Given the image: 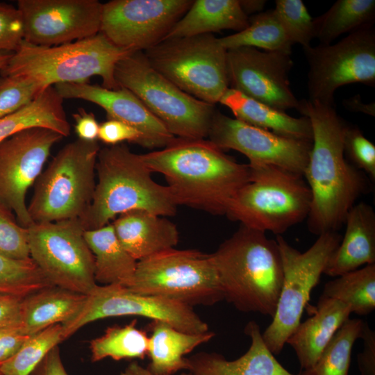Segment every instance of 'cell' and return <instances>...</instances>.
I'll return each instance as SVG.
<instances>
[{"instance_id": "obj_1", "label": "cell", "mask_w": 375, "mask_h": 375, "mask_svg": "<svg viewBox=\"0 0 375 375\" xmlns=\"http://www.w3.org/2000/svg\"><path fill=\"white\" fill-rule=\"evenodd\" d=\"M298 111L310 119L312 129V149L303 174L311 194L308 228L317 235L338 232L358 199L368 192V177L344 155L346 122L334 106L302 100Z\"/></svg>"}, {"instance_id": "obj_2", "label": "cell", "mask_w": 375, "mask_h": 375, "mask_svg": "<svg viewBox=\"0 0 375 375\" xmlns=\"http://www.w3.org/2000/svg\"><path fill=\"white\" fill-rule=\"evenodd\" d=\"M151 171L162 174L177 205L226 215L234 195L251 178L249 165L239 163L209 140L175 139L141 154Z\"/></svg>"}, {"instance_id": "obj_3", "label": "cell", "mask_w": 375, "mask_h": 375, "mask_svg": "<svg viewBox=\"0 0 375 375\" xmlns=\"http://www.w3.org/2000/svg\"><path fill=\"white\" fill-rule=\"evenodd\" d=\"M212 256L224 299L240 311L273 317L283 281L276 240L240 225Z\"/></svg>"}, {"instance_id": "obj_4", "label": "cell", "mask_w": 375, "mask_h": 375, "mask_svg": "<svg viewBox=\"0 0 375 375\" xmlns=\"http://www.w3.org/2000/svg\"><path fill=\"white\" fill-rule=\"evenodd\" d=\"M141 154L124 144L100 149L96 163L92 202L78 219L85 231L106 226L118 215L144 210L159 216H173L177 208L167 186L156 183Z\"/></svg>"}, {"instance_id": "obj_5", "label": "cell", "mask_w": 375, "mask_h": 375, "mask_svg": "<svg viewBox=\"0 0 375 375\" xmlns=\"http://www.w3.org/2000/svg\"><path fill=\"white\" fill-rule=\"evenodd\" d=\"M131 51L113 44L98 34L63 44L43 47L24 40L15 51L0 75L31 76L45 87L61 83H84L92 76L102 79V86L119 88L115 78L117 63Z\"/></svg>"}, {"instance_id": "obj_6", "label": "cell", "mask_w": 375, "mask_h": 375, "mask_svg": "<svg viewBox=\"0 0 375 375\" xmlns=\"http://www.w3.org/2000/svg\"><path fill=\"white\" fill-rule=\"evenodd\" d=\"M249 167L250 181L234 195L225 215L277 235L307 219L311 194L302 175L273 165Z\"/></svg>"}, {"instance_id": "obj_7", "label": "cell", "mask_w": 375, "mask_h": 375, "mask_svg": "<svg viewBox=\"0 0 375 375\" xmlns=\"http://www.w3.org/2000/svg\"><path fill=\"white\" fill-rule=\"evenodd\" d=\"M97 141L65 144L42 172L27 206L33 223L79 219L89 208L96 185Z\"/></svg>"}, {"instance_id": "obj_8", "label": "cell", "mask_w": 375, "mask_h": 375, "mask_svg": "<svg viewBox=\"0 0 375 375\" xmlns=\"http://www.w3.org/2000/svg\"><path fill=\"white\" fill-rule=\"evenodd\" d=\"M119 88L133 92L174 137L205 139L215 105L181 90L154 69L142 51L128 53L115 68Z\"/></svg>"}, {"instance_id": "obj_9", "label": "cell", "mask_w": 375, "mask_h": 375, "mask_svg": "<svg viewBox=\"0 0 375 375\" xmlns=\"http://www.w3.org/2000/svg\"><path fill=\"white\" fill-rule=\"evenodd\" d=\"M127 288L192 308L224 300L212 253L195 249L172 248L138 260Z\"/></svg>"}, {"instance_id": "obj_10", "label": "cell", "mask_w": 375, "mask_h": 375, "mask_svg": "<svg viewBox=\"0 0 375 375\" xmlns=\"http://www.w3.org/2000/svg\"><path fill=\"white\" fill-rule=\"evenodd\" d=\"M143 53L158 73L202 101L215 105L229 88L227 50L213 34L164 40Z\"/></svg>"}, {"instance_id": "obj_11", "label": "cell", "mask_w": 375, "mask_h": 375, "mask_svg": "<svg viewBox=\"0 0 375 375\" xmlns=\"http://www.w3.org/2000/svg\"><path fill=\"white\" fill-rule=\"evenodd\" d=\"M341 240L338 232H326L318 235L308 250L301 252L281 235L276 236L283 265V285L272 321L262 333L266 346L274 355L281 352L301 322L312 290L319 283L331 255Z\"/></svg>"}, {"instance_id": "obj_12", "label": "cell", "mask_w": 375, "mask_h": 375, "mask_svg": "<svg viewBox=\"0 0 375 375\" xmlns=\"http://www.w3.org/2000/svg\"><path fill=\"white\" fill-rule=\"evenodd\" d=\"M28 231L30 257L52 285L85 295L97 286L94 256L78 219L33 223Z\"/></svg>"}, {"instance_id": "obj_13", "label": "cell", "mask_w": 375, "mask_h": 375, "mask_svg": "<svg viewBox=\"0 0 375 375\" xmlns=\"http://www.w3.org/2000/svg\"><path fill=\"white\" fill-rule=\"evenodd\" d=\"M307 59L310 101L334 106V93L359 83L375 86V30L365 26L335 44L303 48Z\"/></svg>"}, {"instance_id": "obj_14", "label": "cell", "mask_w": 375, "mask_h": 375, "mask_svg": "<svg viewBox=\"0 0 375 375\" xmlns=\"http://www.w3.org/2000/svg\"><path fill=\"white\" fill-rule=\"evenodd\" d=\"M123 316H139L164 322L188 333L209 331L208 324L192 307L161 297L135 293L119 285H97L86 294L78 312L62 324L64 339L90 322Z\"/></svg>"}, {"instance_id": "obj_15", "label": "cell", "mask_w": 375, "mask_h": 375, "mask_svg": "<svg viewBox=\"0 0 375 375\" xmlns=\"http://www.w3.org/2000/svg\"><path fill=\"white\" fill-rule=\"evenodd\" d=\"M192 0H112L103 3L100 33L131 52L160 42Z\"/></svg>"}, {"instance_id": "obj_16", "label": "cell", "mask_w": 375, "mask_h": 375, "mask_svg": "<svg viewBox=\"0 0 375 375\" xmlns=\"http://www.w3.org/2000/svg\"><path fill=\"white\" fill-rule=\"evenodd\" d=\"M63 137L44 128L21 131L0 143V203L15 215L19 224H33L26 203L28 190L42 172L53 145Z\"/></svg>"}, {"instance_id": "obj_17", "label": "cell", "mask_w": 375, "mask_h": 375, "mask_svg": "<svg viewBox=\"0 0 375 375\" xmlns=\"http://www.w3.org/2000/svg\"><path fill=\"white\" fill-rule=\"evenodd\" d=\"M208 137L221 149L244 155L250 167L273 165L303 176L312 141L283 136L216 110Z\"/></svg>"}, {"instance_id": "obj_18", "label": "cell", "mask_w": 375, "mask_h": 375, "mask_svg": "<svg viewBox=\"0 0 375 375\" xmlns=\"http://www.w3.org/2000/svg\"><path fill=\"white\" fill-rule=\"evenodd\" d=\"M24 40L51 47L100 33L103 3L97 0H19Z\"/></svg>"}, {"instance_id": "obj_19", "label": "cell", "mask_w": 375, "mask_h": 375, "mask_svg": "<svg viewBox=\"0 0 375 375\" xmlns=\"http://www.w3.org/2000/svg\"><path fill=\"white\" fill-rule=\"evenodd\" d=\"M226 62L231 88L281 111L299 110L289 81L290 54L242 47L227 50Z\"/></svg>"}, {"instance_id": "obj_20", "label": "cell", "mask_w": 375, "mask_h": 375, "mask_svg": "<svg viewBox=\"0 0 375 375\" xmlns=\"http://www.w3.org/2000/svg\"><path fill=\"white\" fill-rule=\"evenodd\" d=\"M63 99H77L90 101L102 108L108 119L122 122L138 131L144 148H163L174 137L144 103L131 91L119 88L110 90L88 82L61 83L54 85Z\"/></svg>"}, {"instance_id": "obj_21", "label": "cell", "mask_w": 375, "mask_h": 375, "mask_svg": "<svg viewBox=\"0 0 375 375\" xmlns=\"http://www.w3.org/2000/svg\"><path fill=\"white\" fill-rule=\"evenodd\" d=\"M244 333L250 338L251 344L242 356L228 360L217 353H197L188 358L189 372L192 375H295L267 348L255 321L247 323Z\"/></svg>"}, {"instance_id": "obj_22", "label": "cell", "mask_w": 375, "mask_h": 375, "mask_svg": "<svg viewBox=\"0 0 375 375\" xmlns=\"http://www.w3.org/2000/svg\"><path fill=\"white\" fill-rule=\"evenodd\" d=\"M345 233L331 255L324 274L337 277L375 264V212L365 202L356 203L345 218Z\"/></svg>"}, {"instance_id": "obj_23", "label": "cell", "mask_w": 375, "mask_h": 375, "mask_svg": "<svg viewBox=\"0 0 375 375\" xmlns=\"http://www.w3.org/2000/svg\"><path fill=\"white\" fill-rule=\"evenodd\" d=\"M111 224L122 247L137 261L174 248L178 242L174 223L144 210L124 212Z\"/></svg>"}, {"instance_id": "obj_24", "label": "cell", "mask_w": 375, "mask_h": 375, "mask_svg": "<svg viewBox=\"0 0 375 375\" xmlns=\"http://www.w3.org/2000/svg\"><path fill=\"white\" fill-rule=\"evenodd\" d=\"M351 314L349 307L342 301L320 296L314 315L301 322L286 341L294 349L301 370L315 365Z\"/></svg>"}, {"instance_id": "obj_25", "label": "cell", "mask_w": 375, "mask_h": 375, "mask_svg": "<svg viewBox=\"0 0 375 375\" xmlns=\"http://www.w3.org/2000/svg\"><path fill=\"white\" fill-rule=\"evenodd\" d=\"M148 356L151 362L147 369L151 375H174L188 370V358L184 356L198 346L208 342L215 335L212 331L188 333L176 329L161 321H152L148 326Z\"/></svg>"}, {"instance_id": "obj_26", "label": "cell", "mask_w": 375, "mask_h": 375, "mask_svg": "<svg viewBox=\"0 0 375 375\" xmlns=\"http://www.w3.org/2000/svg\"><path fill=\"white\" fill-rule=\"evenodd\" d=\"M219 103L229 108L235 119L246 124L288 138L312 141V126L306 116L292 117L231 88Z\"/></svg>"}, {"instance_id": "obj_27", "label": "cell", "mask_w": 375, "mask_h": 375, "mask_svg": "<svg viewBox=\"0 0 375 375\" xmlns=\"http://www.w3.org/2000/svg\"><path fill=\"white\" fill-rule=\"evenodd\" d=\"M248 25L249 17L239 0H195L162 40L212 34L226 29L238 33Z\"/></svg>"}, {"instance_id": "obj_28", "label": "cell", "mask_w": 375, "mask_h": 375, "mask_svg": "<svg viewBox=\"0 0 375 375\" xmlns=\"http://www.w3.org/2000/svg\"><path fill=\"white\" fill-rule=\"evenodd\" d=\"M86 295L56 286L38 290L23 298L20 330L27 336L51 326L63 324L80 310Z\"/></svg>"}, {"instance_id": "obj_29", "label": "cell", "mask_w": 375, "mask_h": 375, "mask_svg": "<svg viewBox=\"0 0 375 375\" xmlns=\"http://www.w3.org/2000/svg\"><path fill=\"white\" fill-rule=\"evenodd\" d=\"M85 239L94 258V278L102 285L129 288L138 261L122 247L111 223L84 231Z\"/></svg>"}, {"instance_id": "obj_30", "label": "cell", "mask_w": 375, "mask_h": 375, "mask_svg": "<svg viewBox=\"0 0 375 375\" xmlns=\"http://www.w3.org/2000/svg\"><path fill=\"white\" fill-rule=\"evenodd\" d=\"M36 127L51 129L63 138L70 135L63 99L54 86L47 88L28 105L0 119V143L21 131Z\"/></svg>"}, {"instance_id": "obj_31", "label": "cell", "mask_w": 375, "mask_h": 375, "mask_svg": "<svg viewBox=\"0 0 375 375\" xmlns=\"http://www.w3.org/2000/svg\"><path fill=\"white\" fill-rule=\"evenodd\" d=\"M374 0H338L324 14L314 19L315 38L329 44L340 35L374 24Z\"/></svg>"}, {"instance_id": "obj_32", "label": "cell", "mask_w": 375, "mask_h": 375, "mask_svg": "<svg viewBox=\"0 0 375 375\" xmlns=\"http://www.w3.org/2000/svg\"><path fill=\"white\" fill-rule=\"evenodd\" d=\"M219 41L226 50L249 47L289 54L292 45L274 9L252 15L246 28Z\"/></svg>"}, {"instance_id": "obj_33", "label": "cell", "mask_w": 375, "mask_h": 375, "mask_svg": "<svg viewBox=\"0 0 375 375\" xmlns=\"http://www.w3.org/2000/svg\"><path fill=\"white\" fill-rule=\"evenodd\" d=\"M321 296L342 301L351 313L370 314L375 308V264L335 277L325 284Z\"/></svg>"}, {"instance_id": "obj_34", "label": "cell", "mask_w": 375, "mask_h": 375, "mask_svg": "<svg viewBox=\"0 0 375 375\" xmlns=\"http://www.w3.org/2000/svg\"><path fill=\"white\" fill-rule=\"evenodd\" d=\"M137 320L124 326H112L103 335L90 341L92 362L106 358L115 360L144 359L148 354L149 337L136 327Z\"/></svg>"}, {"instance_id": "obj_35", "label": "cell", "mask_w": 375, "mask_h": 375, "mask_svg": "<svg viewBox=\"0 0 375 375\" xmlns=\"http://www.w3.org/2000/svg\"><path fill=\"white\" fill-rule=\"evenodd\" d=\"M365 322L349 319L335 333L315 365L299 375H349L354 343L360 338Z\"/></svg>"}, {"instance_id": "obj_36", "label": "cell", "mask_w": 375, "mask_h": 375, "mask_svg": "<svg viewBox=\"0 0 375 375\" xmlns=\"http://www.w3.org/2000/svg\"><path fill=\"white\" fill-rule=\"evenodd\" d=\"M63 340L62 324L51 326L29 336L15 355L0 364V373L30 375L48 352Z\"/></svg>"}, {"instance_id": "obj_37", "label": "cell", "mask_w": 375, "mask_h": 375, "mask_svg": "<svg viewBox=\"0 0 375 375\" xmlns=\"http://www.w3.org/2000/svg\"><path fill=\"white\" fill-rule=\"evenodd\" d=\"M53 286L30 258L15 260L0 255V293L25 297Z\"/></svg>"}, {"instance_id": "obj_38", "label": "cell", "mask_w": 375, "mask_h": 375, "mask_svg": "<svg viewBox=\"0 0 375 375\" xmlns=\"http://www.w3.org/2000/svg\"><path fill=\"white\" fill-rule=\"evenodd\" d=\"M274 10L292 44L310 46L315 38V21L301 0H276Z\"/></svg>"}, {"instance_id": "obj_39", "label": "cell", "mask_w": 375, "mask_h": 375, "mask_svg": "<svg viewBox=\"0 0 375 375\" xmlns=\"http://www.w3.org/2000/svg\"><path fill=\"white\" fill-rule=\"evenodd\" d=\"M46 88L31 76L0 75V119L28 105Z\"/></svg>"}, {"instance_id": "obj_40", "label": "cell", "mask_w": 375, "mask_h": 375, "mask_svg": "<svg viewBox=\"0 0 375 375\" xmlns=\"http://www.w3.org/2000/svg\"><path fill=\"white\" fill-rule=\"evenodd\" d=\"M14 213L0 203V255L15 260L30 258L28 228L19 224Z\"/></svg>"}, {"instance_id": "obj_41", "label": "cell", "mask_w": 375, "mask_h": 375, "mask_svg": "<svg viewBox=\"0 0 375 375\" xmlns=\"http://www.w3.org/2000/svg\"><path fill=\"white\" fill-rule=\"evenodd\" d=\"M343 147L347 159L371 180L375 178V146L356 126L345 124Z\"/></svg>"}, {"instance_id": "obj_42", "label": "cell", "mask_w": 375, "mask_h": 375, "mask_svg": "<svg viewBox=\"0 0 375 375\" xmlns=\"http://www.w3.org/2000/svg\"><path fill=\"white\" fill-rule=\"evenodd\" d=\"M24 40V24L17 7L0 3V51L14 52Z\"/></svg>"}, {"instance_id": "obj_43", "label": "cell", "mask_w": 375, "mask_h": 375, "mask_svg": "<svg viewBox=\"0 0 375 375\" xmlns=\"http://www.w3.org/2000/svg\"><path fill=\"white\" fill-rule=\"evenodd\" d=\"M98 139L108 145L128 141L141 146L142 140L141 133L135 128L114 119H108L99 124Z\"/></svg>"}, {"instance_id": "obj_44", "label": "cell", "mask_w": 375, "mask_h": 375, "mask_svg": "<svg viewBox=\"0 0 375 375\" xmlns=\"http://www.w3.org/2000/svg\"><path fill=\"white\" fill-rule=\"evenodd\" d=\"M360 338L362 351L358 354V365L361 375H375V331L365 322Z\"/></svg>"}, {"instance_id": "obj_45", "label": "cell", "mask_w": 375, "mask_h": 375, "mask_svg": "<svg viewBox=\"0 0 375 375\" xmlns=\"http://www.w3.org/2000/svg\"><path fill=\"white\" fill-rule=\"evenodd\" d=\"M28 337L19 326L0 328V364L15 355Z\"/></svg>"}, {"instance_id": "obj_46", "label": "cell", "mask_w": 375, "mask_h": 375, "mask_svg": "<svg viewBox=\"0 0 375 375\" xmlns=\"http://www.w3.org/2000/svg\"><path fill=\"white\" fill-rule=\"evenodd\" d=\"M23 298L0 293V328L20 327L21 305Z\"/></svg>"}, {"instance_id": "obj_47", "label": "cell", "mask_w": 375, "mask_h": 375, "mask_svg": "<svg viewBox=\"0 0 375 375\" xmlns=\"http://www.w3.org/2000/svg\"><path fill=\"white\" fill-rule=\"evenodd\" d=\"M72 117L75 122L74 130L78 139L88 142L97 141L99 124L92 112L79 108L78 111L72 115Z\"/></svg>"}, {"instance_id": "obj_48", "label": "cell", "mask_w": 375, "mask_h": 375, "mask_svg": "<svg viewBox=\"0 0 375 375\" xmlns=\"http://www.w3.org/2000/svg\"><path fill=\"white\" fill-rule=\"evenodd\" d=\"M30 375H69L62 362L58 345L48 352Z\"/></svg>"}, {"instance_id": "obj_49", "label": "cell", "mask_w": 375, "mask_h": 375, "mask_svg": "<svg viewBox=\"0 0 375 375\" xmlns=\"http://www.w3.org/2000/svg\"><path fill=\"white\" fill-rule=\"evenodd\" d=\"M342 105L345 109L351 112H360L364 114L375 116V103H364L359 94L346 99L343 101Z\"/></svg>"}, {"instance_id": "obj_50", "label": "cell", "mask_w": 375, "mask_h": 375, "mask_svg": "<svg viewBox=\"0 0 375 375\" xmlns=\"http://www.w3.org/2000/svg\"><path fill=\"white\" fill-rule=\"evenodd\" d=\"M239 2L247 16L249 14L261 11L266 4V1L264 0H239Z\"/></svg>"}, {"instance_id": "obj_51", "label": "cell", "mask_w": 375, "mask_h": 375, "mask_svg": "<svg viewBox=\"0 0 375 375\" xmlns=\"http://www.w3.org/2000/svg\"><path fill=\"white\" fill-rule=\"evenodd\" d=\"M120 375H151V374L147 368L133 361L121 372Z\"/></svg>"}, {"instance_id": "obj_52", "label": "cell", "mask_w": 375, "mask_h": 375, "mask_svg": "<svg viewBox=\"0 0 375 375\" xmlns=\"http://www.w3.org/2000/svg\"><path fill=\"white\" fill-rule=\"evenodd\" d=\"M12 52L0 51V71L7 65Z\"/></svg>"}, {"instance_id": "obj_53", "label": "cell", "mask_w": 375, "mask_h": 375, "mask_svg": "<svg viewBox=\"0 0 375 375\" xmlns=\"http://www.w3.org/2000/svg\"><path fill=\"white\" fill-rule=\"evenodd\" d=\"M178 375H192V374L190 372H188V373L183 372Z\"/></svg>"}, {"instance_id": "obj_54", "label": "cell", "mask_w": 375, "mask_h": 375, "mask_svg": "<svg viewBox=\"0 0 375 375\" xmlns=\"http://www.w3.org/2000/svg\"><path fill=\"white\" fill-rule=\"evenodd\" d=\"M0 375H2V374L0 373Z\"/></svg>"}]
</instances>
